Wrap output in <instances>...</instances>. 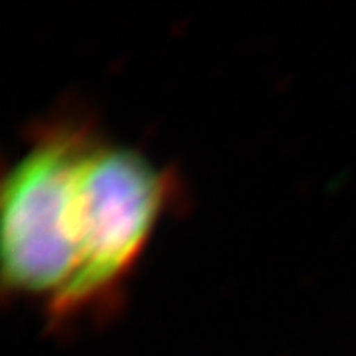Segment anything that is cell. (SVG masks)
Listing matches in <instances>:
<instances>
[{
  "instance_id": "obj_1",
  "label": "cell",
  "mask_w": 356,
  "mask_h": 356,
  "mask_svg": "<svg viewBox=\"0 0 356 356\" xmlns=\"http://www.w3.org/2000/svg\"><path fill=\"white\" fill-rule=\"evenodd\" d=\"M93 149L81 131L60 127L14 166L2 191V275L18 293L51 299L77 266L76 196Z\"/></svg>"
},
{
  "instance_id": "obj_2",
  "label": "cell",
  "mask_w": 356,
  "mask_h": 356,
  "mask_svg": "<svg viewBox=\"0 0 356 356\" xmlns=\"http://www.w3.org/2000/svg\"><path fill=\"white\" fill-rule=\"evenodd\" d=\"M165 196V177L139 153L119 147L89 151L77 182V266L51 299V315L76 313L125 277L153 232Z\"/></svg>"
}]
</instances>
